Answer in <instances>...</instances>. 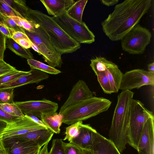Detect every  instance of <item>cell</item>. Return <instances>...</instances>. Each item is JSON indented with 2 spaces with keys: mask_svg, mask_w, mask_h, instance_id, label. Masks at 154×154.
Instances as JSON below:
<instances>
[{
  "mask_svg": "<svg viewBox=\"0 0 154 154\" xmlns=\"http://www.w3.org/2000/svg\"><path fill=\"white\" fill-rule=\"evenodd\" d=\"M151 0H125L116 5L101 23L103 32L112 41L121 40L146 13Z\"/></svg>",
  "mask_w": 154,
  "mask_h": 154,
  "instance_id": "cell-1",
  "label": "cell"
},
{
  "mask_svg": "<svg viewBox=\"0 0 154 154\" xmlns=\"http://www.w3.org/2000/svg\"><path fill=\"white\" fill-rule=\"evenodd\" d=\"M24 18L37 24L43 29L56 50L61 55L72 53L80 48V44L65 33L52 17L40 11L29 8Z\"/></svg>",
  "mask_w": 154,
  "mask_h": 154,
  "instance_id": "cell-2",
  "label": "cell"
},
{
  "mask_svg": "<svg viewBox=\"0 0 154 154\" xmlns=\"http://www.w3.org/2000/svg\"><path fill=\"white\" fill-rule=\"evenodd\" d=\"M134 94L131 91L125 90L118 95L109 131V139L120 153L125 149L128 143L130 106Z\"/></svg>",
  "mask_w": 154,
  "mask_h": 154,
  "instance_id": "cell-3",
  "label": "cell"
},
{
  "mask_svg": "<svg viewBox=\"0 0 154 154\" xmlns=\"http://www.w3.org/2000/svg\"><path fill=\"white\" fill-rule=\"evenodd\" d=\"M111 103L108 99L93 96L67 107L59 114L62 117V123L71 125L106 111Z\"/></svg>",
  "mask_w": 154,
  "mask_h": 154,
  "instance_id": "cell-4",
  "label": "cell"
},
{
  "mask_svg": "<svg viewBox=\"0 0 154 154\" xmlns=\"http://www.w3.org/2000/svg\"><path fill=\"white\" fill-rule=\"evenodd\" d=\"M153 112L149 110L141 101L132 99L131 103L128 143L137 150L144 126L150 118L154 117Z\"/></svg>",
  "mask_w": 154,
  "mask_h": 154,
  "instance_id": "cell-5",
  "label": "cell"
},
{
  "mask_svg": "<svg viewBox=\"0 0 154 154\" xmlns=\"http://www.w3.org/2000/svg\"><path fill=\"white\" fill-rule=\"evenodd\" d=\"M31 23L34 32H30L24 29L25 33L37 47L48 65L54 68L60 67L63 64L62 55L56 50L45 32L37 24Z\"/></svg>",
  "mask_w": 154,
  "mask_h": 154,
  "instance_id": "cell-6",
  "label": "cell"
},
{
  "mask_svg": "<svg viewBox=\"0 0 154 154\" xmlns=\"http://www.w3.org/2000/svg\"><path fill=\"white\" fill-rule=\"evenodd\" d=\"M52 17L65 33L79 44H90L94 42L95 35L85 22L75 20L66 12Z\"/></svg>",
  "mask_w": 154,
  "mask_h": 154,
  "instance_id": "cell-7",
  "label": "cell"
},
{
  "mask_svg": "<svg viewBox=\"0 0 154 154\" xmlns=\"http://www.w3.org/2000/svg\"><path fill=\"white\" fill-rule=\"evenodd\" d=\"M151 37L149 30L138 23L121 40L122 48L130 54H143L150 43Z\"/></svg>",
  "mask_w": 154,
  "mask_h": 154,
  "instance_id": "cell-8",
  "label": "cell"
},
{
  "mask_svg": "<svg viewBox=\"0 0 154 154\" xmlns=\"http://www.w3.org/2000/svg\"><path fill=\"white\" fill-rule=\"evenodd\" d=\"M154 85V73L143 69H135L123 74L120 89L131 91L144 85L153 86Z\"/></svg>",
  "mask_w": 154,
  "mask_h": 154,
  "instance_id": "cell-9",
  "label": "cell"
},
{
  "mask_svg": "<svg viewBox=\"0 0 154 154\" xmlns=\"http://www.w3.org/2000/svg\"><path fill=\"white\" fill-rule=\"evenodd\" d=\"M25 115L30 114L39 119L42 115H48L57 112L58 108L57 103L45 99L37 100L15 102Z\"/></svg>",
  "mask_w": 154,
  "mask_h": 154,
  "instance_id": "cell-10",
  "label": "cell"
},
{
  "mask_svg": "<svg viewBox=\"0 0 154 154\" xmlns=\"http://www.w3.org/2000/svg\"><path fill=\"white\" fill-rule=\"evenodd\" d=\"M46 128H47L38 124L29 116L25 115L24 117L20 119L7 124L2 133L0 140L31 131Z\"/></svg>",
  "mask_w": 154,
  "mask_h": 154,
  "instance_id": "cell-11",
  "label": "cell"
},
{
  "mask_svg": "<svg viewBox=\"0 0 154 154\" xmlns=\"http://www.w3.org/2000/svg\"><path fill=\"white\" fill-rule=\"evenodd\" d=\"M0 142L7 154H28L41 148L32 140H19L8 137Z\"/></svg>",
  "mask_w": 154,
  "mask_h": 154,
  "instance_id": "cell-12",
  "label": "cell"
},
{
  "mask_svg": "<svg viewBox=\"0 0 154 154\" xmlns=\"http://www.w3.org/2000/svg\"><path fill=\"white\" fill-rule=\"evenodd\" d=\"M154 117L146 122L137 146L139 154H154Z\"/></svg>",
  "mask_w": 154,
  "mask_h": 154,
  "instance_id": "cell-13",
  "label": "cell"
},
{
  "mask_svg": "<svg viewBox=\"0 0 154 154\" xmlns=\"http://www.w3.org/2000/svg\"><path fill=\"white\" fill-rule=\"evenodd\" d=\"M94 93L90 90L86 82L79 80L72 87L69 96L61 107L59 112L66 108L93 97Z\"/></svg>",
  "mask_w": 154,
  "mask_h": 154,
  "instance_id": "cell-14",
  "label": "cell"
},
{
  "mask_svg": "<svg viewBox=\"0 0 154 154\" xmlns=\"http://www.w3.org/2000/svg\"><path fill=\"white\" fill-rule=\"evenodd\" d=\"M30 74L20 77L0 86V90L13 88L28 84L38 83L48 79L47 73L39 70L31 69Z\"/></svg>",
  "mask_w": 154,
  "mask_h": 154,
  "instance_id": "cell-15",
  "label": "cell"
},
{
  "mask_svg": "<svg viewBox=\"0 0 154 154\" xmlns=\"http://www.w3.org/2000/svg\"><path fill=\"white\" fill-rule=\"evenodd\" d=\"M97 132L89 125L82 123L80 125L78 134L69 142L82 149H90Z\"/></svg>",
  "mask_w": 154,
  "mask_h": 154,
  "instance_id": "cell-16",
  "label": "cell"
},
{
  "mask_svg": "<svg viewBox=\"0 0 154 154\" xmlns=\"http://www.w3.org/2000/svg\"><path fill=\"white\" fill-rule=\"evenodd\" d=\"M54 133L48 128L39 129L26 133L9 137L19 140H32L41 148L51 140Z\"/></svg>",
  "mask_w": 154,
  "mask_h": 154,
  "instance_id": "cell-17",
  "label": "cell"
},
{
  "mask_svg": "<svg viewBox=\"0 0 154 154\" xmlns=\"http://www.w3.org/2000/svg\"><path fill=\"white\" fill-rule=\"evenodd\" d=\"M90 149L94 154H121L113 142L97 132Z\"/></svg>",
  "mask_w": 154,
  "mask_h": 154,
  "instance_id": "cell-18",
  "label": "cell"
},
{
  "mask_svg": "<svg viewBox=\"0 0 154 154\" xmlns=\"http://www.w3.org/2000/svg\"><path fill=\"white\" fill-rule=\"evenodd\" d=\"M49 15L54 17L66 12L74 3L73 0H41Z\"/></svg>",
  "mask_w": 154,
  "mask_h": 154,
  "instance_id": "cell-19",
  "label": "cell"
},
{
  "mask_svg": "<svg viewBox=\"0 0 154 154\" xmlns=\"http://www.w3.org/2000/svg\"><path fill=\"white\" fill-rule=\"evenodd\" d=\"M46 127L55 134H59L62 124V117L56 112L48 115H42L39 118Z\"/></svg>",
  "mask_w": 154,
  "mask_h": 154,
  "instance_id": "cell-20",
  "label": "cell"
},
{
  "mask_svg": "<svg viewBox=\"0 0 154 154\" xmlns=\"http://www.w3.org/2000/svg\"><path fill=\"white\" fill-rule=\"evenodd\" d=\"M113 93H117L120 89L123 73L115 64L106 70Z\"/></svg>",
  "mask_w": 154,
  "mask_h": 154,
  "instance_id": "cell-21",
  "label": "cell"
},
{
  "mask_svg": "<svg viewBox=\"0 0 154 154\" xmlns=\"http://www.w3.org/2000/svg\"><path fill=\"white\" fill-rule=\"evenodd\" d=\"M88 0H80L75 2L68 9L66 13L75 20L82 22V17L83 11Z\"/></svg>",
  "mask_w": 154,
  "mask_h": 154,
  "instance_id": "cell-22",
  "label": "cell"
},
{
  "mask_svg": "<svg viewBox=\"0 0 154 154\" xmlns=\"http://www.w3.org/2000/svg\"><path fill=\"white\" fill-rule=\"evenodd\" d=\"M115 64L105 58L99 56L91 60L90 66L96 75L99 72L105 71L108 68Z\"/></svg>",
  "mask_w": 154,
  "mask_h": 154,
  "instance_id": "cell-23",
  "label": "cell"
},
{
  "mask_svg": "<svg viewBox=\"0 0 154 154\" xmlns=\"http://www.w3.org/2000/svg\"><path fill=\"white\" fill-rule=\"evenodd\" d=\"M6 46L16 54L27 59L33 58L30 52L17 43L11 38H7Z\"/></svg>",
  "mask_w": 154,
  "mask_h": 154,
  "instance_id": "cell-24",
  "label": "cell"
},
{
  "mask_svg": "<svg viewBox=\"0 0 154 154\" xmlns=\"http://www.w3.org/2000/svg\"><path fill=\"white\" fill-rule=\"evenodd\" d=\"M27 62L31 69L39 70L52 75H57L61 72L60 70L33 58L27 59Z\"/></svg>",
  "mask_w": 154,
  "mask_h": 154,
  "instance_id": "cell-25",
  "label": "cell"
},
{
  "mask_svg": "<svg viewBox=\"0 0 154 154\" xmlns=\"http://www.w3.org/2000/svg\"><path fill=\"white\" fill-rule=\"evenodd\" d=\"M4 0L12 8L19 13L22 18H24L29 8L26 5L25 1Z\"/></svg>",
  "mask_w": 154,
  "mask_h": 154,
  "instance_id": "cell-26",
  "label": "cell"
},
{
  "mask_svg": "<svg viewBox=\"0 0 154 154\" xmlns=\"http://www.w3.org/2000/svg\"><path fill=\"white\" fill-rule=\"evenodd\" d=\"M96 75L104 92L109 94L113 93L106 70L105 72H99Z\"/></svg>",
  "mask_w": 154,
  "mask_h": 154,
  "instance_id": "cell-27",
  "label": "cell"
},
{
  "mask_svg": "<svg viewBox=\"0 0 154 154\" xmlns=\"http://www.w3.org/2000/svg\"><path fill=\"white\" fill-rule=\"evenodd\" d=\"M30 74V72L19 71L17 70L0 77V86L15 80L21 76Z\"/></svg>",
  "mask_w": 154,
  "mask_h": 154,
  "instance_id": "cell-28",
  "label": "cell"
},
{
  "mask_svg": "<svg viewBox=\"0 0 154 154\" xmlns=\"http://www.w3.org/2000/svg\"><path fill=\"white\" fill-rule=\"evenodd\" d=\"M82 123V121H79L66 127L65 132V136L63 140H68L70 142L78 134L80 125Z\"/></svg>",
  "mask_w": 154,
  "mask_h": 154,
  "instance_id": "cell-29",
  "label": "cell"
},
{
  "mask_svg": "<svg viewBox=\"0 0 154 154\" xmlns=\"http://www.w3.org/2000/svg\"><path fill=\"white\" fill-rule=\"evenodd\" d=\"M0 25L11 29L15 32H21L24 33L23 28L18 26L10 18L5 16L0 13Z\"/></svg>",
  "mask_w": 154,
  "mask_h": 154,
  "instance_id": "cell-30",
  "label": "cell"
},
{
  "mask_svg": "<svg viewBox=\"0 0 154 154\" xmlns=\"http://www.w3.org/2000/svg\"><path fill=\"white\" fill-rule=\"evenodd\" d=\"M0 107L12 116L19 117H24L25 116V115L19 107L15 103L0 104Z\"/></svg>",
  "mask_w": 154,
  "mask_h": 154,
  "instance_id": "cell-31",
  "label": "cell"
},
{
  "mask_svg": "<svg viewBox=\"0 0 154 154\" xmlns=\"http://www.w3.org/2000/svg\"><path fill=\"white\" fill-rule=\"evenodd\" d=\"M14 89L8 88L0 90V104L14 103Z\"/></svg>",
  "mask_w": 154,
  "mask_h": 154,
  "instance_id": "cell-32",
  "label": "cell"
},
{
  "mask_svg": "<svg viewBox=\"0 0 154 154\" xmlns=\"http://www.w3.org/2000/svg\"><path fill=\"white\" fill-rule=\"evenodd\" d=\"M63 142L61 139L57 138L53 139L51 147L48 154H66Z\"/></svg>",
  "mask_w": 154,
  "mask_h": 154,
  "instance_id": "cell-33",
  "label": "cell"
},
{
  "mask_svg": "<svg viewBox=\"0 0 154 154\" xmlns=\"http://www.w3.org/2000/svg\"><path fill=\"white\" fill-rule=\"evenodd\" d=\"M0 13L8 17L17 16L22 18L19 13L8 5L4 0H0Z\"/></svg>",
  "mask_w": 154,
  "mask_h": 154,
  "instance_id": "cell-34",
  "label": "cell"
},
{
  "mask_svg": "<svg viewBox=\"0 0 154 154\" xmlns=\"http://www.w3.org/2000/svg\"><path fill=\"white\" fill-rule=\"evenodd\" d=\"M63 146L66 154H82V149L73 143L63 142Z\"/></svg>",
  "mask_w": 154,
  "mask_h": 154,
  "instance_id": "cell-35",
  "label": "cell"
},
{
  "mask_svg": "<svg viewBox=\"0 0 154 154\" xmlns=\"http://www.w3.org/2000/svg\"><path fill=\"white\" fill-rule=\"evenodd\" d=\"M23 117H19L12 116L3 110L0 107V120L6 122L7 124L16 121Z\"/></svg>",
  "mask_w": 154,
  "mask_h": 154,
  "instance_id": "cell-36",
  "label": "cell"
},
{
  "mask_svg": "<svg viewBox=\"0 0 154 154\" xmlns=\"http://www.w3.org/2000/svg\"><path fill=\"white\" fill-rule=\"evenodd\" d=\"M7 37L0 31V60H4Z\"/></svg>",
  "mask_w": 154,
  "mask_h": 154,
  "instance_id": "cell-37",
  "label": "cell"
},
{
  "mask_svg": "<svg viewBox=\"0 0 154 154\" xmlns=\"http://www.w3.org/2000/svg\"><path fill=\"white\" fill-rule=\"evenodd\" d=\"M17 70L15 67L5 62L0 65V77Z\"/></svg>",
  "mask_w": 154,
  "mask_h": 154,
  "instance_id": "cell-38",
  "label": "cell"
},
{
  "mask_svg": "<svg viewBox=\"0 0 154 154\" xmlns=\"http://www.w3.org/2000/svg\"><path fill=\"white\" fill-rule=\"evenodd\" d=\"M19 18L24 29L30 32H34V28L30 22L24 18L20 17Z\"/></svg>",
  "mask_w": 154,
  "mask_h": 154,
  "instance_id": "cell-39",
  "label": "cell"
},
{
  "mask_svg": "<svg viewBox=\"0 0 154 154\" xmlns=\"http://www.w3.org/2000/svg\"><path fill=\"white\" fill-rule=\"evenodd\" d=\"M11 38L15 41L21 39H25L29 41H31L25 33L21 32H14L12 35Z\"/></svg>",
  "mask_w": 154,
  "mask_h": 154,
  "instance_id": "cell-40",
  "label": "cell"
},
{
  "mask_svg": "<svg viewBox=\"0 0 154 154\" xmlns=\"http://www.w3.org/2000/svg\"><path fill=\"white\" fill-rule=\"evenodd\" d=\"M0 31L7 38H11L13 34L15 32L13 30L0 25Z\"/></svg>",
  "mask_w": 154,
  "mask_h": 154,
  "instance_id": "cell-41",
  "label": "cell"
},
{
  "mask_svg": "<svg viewBox=\"0 0 154 154\" xmlns=\"http://www.w3.org/2000/svg\"><path fill=\"white\" fill-rule=\"evenodd\" d=\"M17 43L26 49L31 48V41H29L25 39H21L15 41Z\"/></svg>",
  "mask_w": 154,
  "mask_h": 154,
  "instance_id": "cell-42",
  "label": "cell"
},
{
  "mask_svg": "<svg viewBox=\"0 0 154 154\" xmlns=\"http://www.w3.org/2000/svg\"><path fill=\"white\" fill-rule=\"evenodd\" d=\"M119 1V0H101L100 1L102 4L107 6L114 5L118 3Z\"/></svg>",
  "mask_w": 154,
  "mask_h": 154,
  "instance_id": "cell-43",
  "label": "cell"
},
{
  "mask_svg": "<svg viewBox=\"0 0 154 154\" xmlns=\"http://www.w3.org/2000/svg\"><path fill=\"white\" fill-rule=\"evenodd\" d=\"M26 115L29 116L32 120L38 124L43 126L45 128H48L44 123L39 118L34 116L30 114H28Z\"/></svg>",
  "mask_w": 154,
  "mask_h": 154,
  "instance_id": "cell-44",
  "label": "cell"
},
{
  "mask_svg": "<svg viewBox=\"0 0 154 154\" xmlns=\"http://www.w3.org/2000/svg\"><path fill=\"white\" fill-rule=\"evenodd\" d=\"M50 141L48 142L44 145L42 149H41L38 152V154H48V143Z\"/></svg>",
  "mask_w": 154,
  "mask_h": 154,
  "instance_id": "cell-45",
  "label": "cell"
},
{
  "mask_svg": "<svg viewBox=\"0 0 154 154\" xmlns=\"http://www.w3.org/2000/svg\"><path fill=\"white\" fill-rule=\"evenodd\" d=\"M9 17L12 19L18 26L23 28L22 24L20 20L19 17L14 16Z\"/></svg>",
  "mask_w": 154,
  "mask_h": 154,
  "instance_id": "cell-46",
  "label": "cell"
},
{
  "mask_svg": "<svg viewBox=\"0 0 154 154\" xmlns=\"http://www.w3.org/2000/svg\"><path fill=\"white\" fill-rule=\"evenodd\" d=\"M7 125V123L6 122L0 120V139L2 133L6 127Z\"/></svg>",
  "mask_w": 154,
  "mask_h": 154,
  "instance_id": "cell-47",
  "label": "cell"
},
{
  "mask_svg": "<svg viewBox=\"0 0 154 154\" xmlns=\"http://www.w3.org/2000/svg\"><path fill=\"white\" fill-rule=\"evenodd\" d=\"M147 68L148 72L154 73V62L148 64L147 65Z\"/></svg>",
  "mask_w": 154,
  "mask_h": 154,
  "instance_id": "cell-48",
  "label": "cell"
},
{
  "mask_svg": "<svg viewBox=\"0 0 154 154\" xmlns=\"http://www.w3.org/2000/svg\"><path fill=\"white\" fill-rule=\"evenodd\" d=\"M31 46L32 48L35 51L37 52L40 55H41L40 52L39 51L37 47L34 45L31 41Z\"/></svg>",
  "mask_w": 154,
  "mask_h": 154,
  "instance_id": "cell-49",
  "label": "cell"
},
{
  "mask_svg": "<svg viewBox=\"0 0 154 154\" xmlns=\"http://www.w3.org/2000/svg\"><path fill=\"white\" fill-rule=\"evenodd\" d=\"M82 154H94L90 149H82Z\"/></svg>",
  "mask_w": 154,
  "mask_h": 154,
  "instance_id": "cell-50",
  "label": "cell"
},
{
  "mask_svg": "<svg viewBox=\"0 0 154 154\" xmlns=\"http://www.w3.org/2000/svg\"><path fill=\"white\" fill-rule=\"evenodd\" d=\"M0 154H7L6 150L3 147L0 149Z\"/></svg>",
  "mask_w": 154,
  "mask_h": 154,
  "instance_id": "cell-51",
  "label": "cell"
},
{
  "mask_svg": "<svg viewBox=\"0 0 154 154\" xmlns=\"http://www.w3.org/2000/svg\"><path fill=\"white\" fill-rule=\"evenodd\" d=\"M41 149L38 150H36V151H33V152H30L29 154H38V152L39 151V150Z\"/></svg>",
  "mask_w": 154,
  "mask_h": 154,
  "instance_id": "cell-52",
  "label": "cell"
},
{
  "mask_svg": "<svg viewBox=\"0 0 154 154\" xmlns=\"http://www.w3.org/2000/svg\"><path fill=\"white\" fill-rule=\"evenodd\" d=\"M5 62L4 60H0V65L4 63Z\"/></svg>",
  "mask_w": 154,
  "mask_h": 154,
  "instance_id": "cell-53",
  "label": "cell"
},
{
  "mask_svg": "<svg viewBox=\"0 0 154 154\" xmlns=\"http://www.w3.org/2000/svg\"><path fill=\"white\" fill-rule=\"evenodd\" d=\"M3 147L1 142H0V149H1Z\"/></svg>",
  "mask_w": 154,
  "mask_h": 154,
  "instance_id": "cell-54",
  "label": "cell"
}]
</instances>
